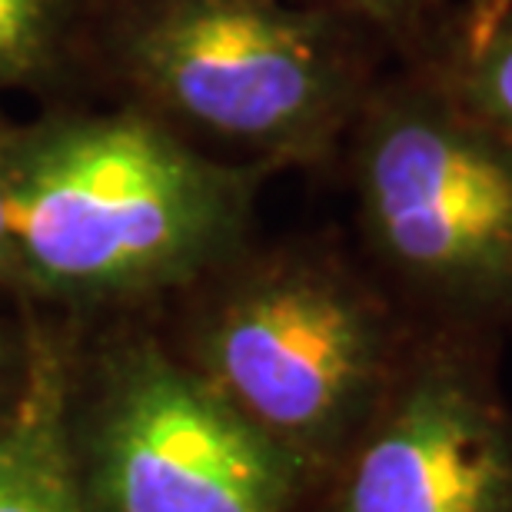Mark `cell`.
<instances>
[{
  "instance_id": "ba28073f",
  "label": "cell",
  "mask_w": 512,
  "mask_h": 512,
  "mask_svg": "<svg viewBox=\"0 0 512 512\" xmlns=\"http://www.w3.org/2000/svg\"><path fill=\"white\" fill-rule=\"evenodd\" d=\"M107 0H0V97L54 90L94 57Z\"/></svg>"
},
{
  "instance_id": "8fae6325",
  "label": "cell",
  "mask_w": 512,
  "mask_h": 512,
  "mask_svg": "<svg viewBox=\"0 0 512 512\" xmlns=\"http://www.w3.org/2000/svg\"><path fill=\"white\" fill-rule=\"evenodd\" d=\"M17 120L0 107V283L20 286L14 230H10V153H14Z\"/></svg>"
},
{
  "instance_id": "7a4b0ae2",
  "label": "cell",
  "mask_w": 512,
  "mask_h": 512,
  "mask_svg": "<svg viewBox=\"0 0 512 512\" xmlns=\"http://www.w3.org/2000/svg\"><path fill=\"white\" fill-rule=\"evenodd\" d=\"M356 20L313 0H107L94 57L140 107L217 157L323 163L370 97Z\"/></svg>"
},
{
  "instance_id": "6da1fadb",
  "label": "cell",
  "mask_w": 512,
  "mask_h": 512,
  "mask_svg": "<svg viewBox=\"0 0 512 512\" xmlns=\"http://www.w3.org/2000/svg\"><path fill=\"white\" fill-rule=\"evenodd\" d=\"M270 173L133 104L47 110L17 124L10 153L20 286L74 303L197 286L243 250Z\"/></svg>"
},
{
  "instance_id": "5b68a950",
  "label": "cell",
  "mask_w": 512,
  "mask_h": 512,
  "mask_svg": "<svg viewBox=\"0 0 512 512\" xmlns=\"http://www.w3.org/2000/svg\"><path fill=\"white\" fill-rule=\"evenodd\" d=\"M84 493L90 512H286L303 469L153 340L100 366Z\"/></svg>"
},
{
  "instance_id": "3957f363",
  "label": "cell",
  "mask_w": 512,
  "mask_h": 512,
  "mask_svg": "<svg viewBox=\"0 0 512 512\" xmlns=\"http://www.w3.org/2000/svg\"><path fill=\"white\" fill-rule=\"evenodd\" d=\"M200 283L187 363L300 469L340 459L409 346L380 293L310 250H240Z\"/></svg>"
},
{
  "instance_id": "7c38bea8",
  "label": "cell",
  "mask_w": 512,
  "mask_h": 512,
  "mask_svg": "<svg viewBox=\"0 0 512 512\" xmlns=\"http://www.w3.org/2000/svg\"><path fill=\"white\" fill-rule=\"evenodd\" d=\"M14 373H17V346L10 340V333L0 326V403H4L10 386H14Z\"/></svg>"
},
{
  "instance_id": "52a82bcc",
  "label": "cell",
  "mask_w": 512,
  "mask_h": 512,
  "mask_svg": "<svg viewBox=\"0 0 512 512\" xmlns=\"http://www.w3.org/2000/svg\"><path fill=\"white\" fill-rule=\"evenodd\" d=\"M0 512H90L67 429V383L57 353L40 343L27 386L0 426Z\"/></svg>"
},
{
  "instance_id": "4fadbf2b",
  "label": "cell",
  "mask_w": 512,
  "mask_h": 512,
  "mask_svg": "<svg viewBox=\"0 0 512 512\" xmlns=\"http://www.w3.org/2000/svg\"><path fill=\"white\" fill-rule=\"evenodd\" d=\"M499 4H503V0H473V4H469V17H466V24H469V20H479V17H486L489 10H493V7H499Z\"/></svg>"
},
{
  "instance_id": "30bf717a",
  "label": "cell",
  "mask_w": 512,
  "mask_h": 512,
  "mask_svg": "<svg viewBox=\"0 0 512 512\" xmlns=\"http://www.w3.org/2000/svg\"><path fill=\"white\" fill-rule=\"evenodd\" d=\"M313 4L340 10L366 30H380L393 40H406L419 27L423 0H313Z\"/></svg>"
},
{
  "instance_id": "8992f818",
  "label": "cell",
  "mask_w": 512,
  "mask_h": 512,
  "mask_svg": "<svg viewBox=\"0 0 512 512\" xmlns=\"http://www.w3.org/2000/svg\"><path fill=\"white\" fill-rule=\"evenodd\" d=\"M340 463L336 512H512V413L473 333L409 343Z\"/></svg>"
},
{
  "instance_id": "9c48e42d",
  "label": "cell",
  "mask_w": 512,
  "mask_h": 512,
  "mask_svg": "<svg viewBox=\"0 0 512 512\" xmlns=\"http://www.w3.org/2000/svg\"><path fill=\"white\" fill-rule=\"evenodd\" d=\"M436 80L459 107L512 143V0L463 24L456 54Z\"/></svg>"
},
{
  "instance_id": "277c9868",
  "label": "cell",
  "mask_w": 512,
  "mask_h": 512,
  "mask_svg": "<svg viewBox=\"0 0 512 512\" xmlns=\"http://www.w3.org/2000/svg\"><path fill=\"white\" fill-rule=\"evenodd\" d=\"M353 187L373 256L449 330L512 323V143L436 77L370 90Z\"/></svg>"
}]
</instances>
